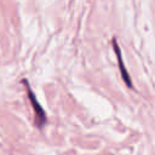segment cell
<instances>
[{
  "label": "cell",
  "mask_w": 155,
  "mask_h": 155,
  "mask_svg": "<svg viewBox=\"0 0 155 155\" xmlns=\"http://www.w3.org/2000/svg\"><path fill=\"white\" fill-rule=\"evenodd\" d=\"M24 84H25V86H27L28 96H29L30 103H31L33 109H34L35 115H36V117H35V122H36V125H38L39 127H41V126L45 124V121H46V114H45V110L41 108V105L39 104V102L36 101L35 94H34V93H33V91L30 90V86L28 85V82H27V81H24Z\"/></svg>",
  "instance_id": "1"
},
{
  "label": "cell",
  "mask_w": 155,
  "mask_h": 155,
  "mask_svg": "<svg viewBox=\"0 0 155 155\" xmlns=\"http://www.w3.org/2000/svg\"><path fill=\"white\" fill-rule=\"evenodd\" d=\"M113 46H114V50H115V53H116V57H117V63H119L121 78L124 79V81L126 82V85L130 88H132V86H133L132 85V80H131V78H130V75H128V73H127V70L125 68V64H124V61H122V56H121V51H120V47H119V45H117V42H116L115 39L113 40Z\"/></svg>",
  "instance_id": "2"
}]
</instances>
